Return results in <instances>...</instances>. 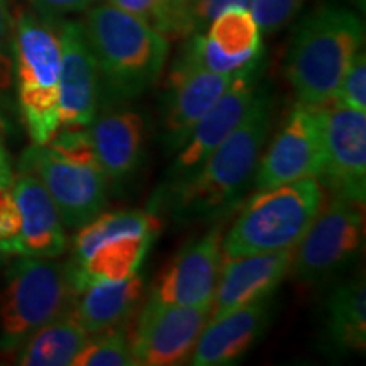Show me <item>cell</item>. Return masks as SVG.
I'll return each mask as SVG.
<instances>
[{"mask_svg": "<svg viewBox=\"0 0 366 366\" xmlns=\"http://www.w3.org/2000/svg\"><path fill=\"white\" fill-rule=\"evenodd\" d=\"M272 312L273 300L267 297L209 319L197 340L189 363L194 366L236 363L267 331Z\"/></svg>", "mask_w": 366, "mask_h": 366, "instance_id": "ac0fdd59", "label": "cell"}, {"mask_svg": "<svg viewBox=\"0 0 366 366\" xmlns=\"http://www.w3.org/2000/svg\"><path fill=\"white\" fill-rule=\"evenodd\" d=\"M251 0H195L192 6V34L205 33L210 22L229 9H249Z\"/></svg>", "mask_w": 366, "mask_h": 366, "instance_id": "f546056e", "label": "cell"}, {"mask_svg": "<svg viewBox=\"0 0 366 366\" xmlns=\"http://www.w3.org/2000/svg\"><path fill=\"white\" fill-rule=\"evenodd\" d=\"M12 29L7 0H0V90L12 81Z\"/></svg>", "mask_w": 366, "mask_h": 366, "instance_id": "1f68e13d", "label": "cell"}, {"mask_svg": "<svg viewBox=\"0 0 366 366\" xmlns=\"http://www.w3.org/2000/svg\"><path fill=\"white\" fill-rule=\"evenodd\" d=\"M332 104L366 112V56L363 49L347 66Z\"/></svg>", "mask_w": 366, "mask_h": 366, "instance_id": "484cf974", "label": "cell"}, {"mask_svg": "<svg viewBox=\"0 0 366 366\" xmlns=\"http://www.w3.org/2000/svg\"><path fill=\"white\" fill-rule=\"evenodd\" d=\"M73 366H136L131 334L119 326L89 336L85 346L71 361Z\"/></svg>", "mask_w": 366, "mask_h": 366, "instance_id": "d4e9b609", "label": "cell"}, {"mask_svg": "<svg viewBox=\"0 0 366 366\" xmlns=\"http://www.w3.org/2000/svg\"><path fill=\"white\" fill-rule=\"evenodd\" d=\"M212 305L164 304L149 297L131 334L136 365L175 366L190 360Z\"/></svg>", "mask_w": 366, "mask_h": 366, "instance_id": "8fae6325", "label": "cell"}, {"mask_svg": "<svg viewBox=\"0 0 366 366\" xmlns=\"http://www.w3.org/2000/svg\"><path fill=\"white\" fill-rule=\"evenodd\" d=\"M324 170L319 183L360 205L366 200V112L324 105Z\"/></svg>", "mask_w": 366, "mask_h": 366, "instance_id": "4fadbf2b", "label": "cell"}, {"mask_svg": "<svg viewBox=\"0 0 366 366\" xmlns=\"http://www.w3.org/2000/svg\"><path fill=\"white\" fill-rule=\"evenodd\" d=\"M324 336L334 353L351 355L366 347V288L363 278L337 285L326 302Z\"/></svg>", "mask_w": 366, "mask_h": 366, "instance_id": "7402d4cb", "label": "cell"}, {"mask_svg": "<svg viewBox=\"0 0 366 366\" xmlns=\"http://www.w3.org/2000/svg\"><path fill=\"white\" fill-rule=\"evenodd\" d=\"M264 61L237 73L226 92L197 122L187 143L178 149L167 177L157 192H163L189 178L204 159L241 124L259 90Z\"/></svg>", "mask_w": 366, "mask_h": 366, "instance_id": "7c38bea8", "label": "cell"}, {"mask_svg": "<svg viewBox=\"0 0 366 366\" xmlns=\"http://www.w3.org/2000/svg\"><path fill=\"white\" fill-rule=\"evenodd\" d=\"M59 71L58 24L39 14L22 12L12 29V76L34 144H46L59 129Z\"/></svg>", "mask_w": 366, "mask_h": 366, "instance_id": "52a82bcc", "label": "cell"}, {"mask_svg": "<svg viewBox=\"0 0 366 366\" xmlns=\"http://www.w3.org/2000/svg\"><path fill=\"white\" fill-rule=\"evenodd\" d=\"M65 263L24 256L11 264L0 295V351L19 350L27 337L71 309Z\"/></svg>", "mask_w": 366, "mask_h": 366, "instance_id": "ba28073f", "label": "cell"}, {"mask_svg": "<svg viewBox=\"0 0 366 366\" xmlns=\"http://www.w3.org/2000/svg\"><path fill=\"white\" fill-rule=\"evenodd\" d=\"M19 172L43 183L70 231L85 226L107 207L111 185L86 127H59L46 144L33 143L22 153Z\"/></svg>", "mask_w": 366, "mask_h": 366, "instance_id": "277c9868", "label": "cell"}, {"mask_svg": "<svg viewBox=\"0 0 366 366\" xmlns=\"http://www.w3.org/2000/svg\"><path fill=\"white\" fill-rule=\"evenodd\" d=\"M324 107L297 102L259 158L254 189L315 178L324 170Z\"/></svg>", "mask_w": 366, "mask_h": 366, "instance_id": "30bf717a", "label": "cell"}, {"mask_svg": "<svg viewBox=\"0 0 366 366\" xmlns=\"http://www.w3.org/2000/svg\"><path fill=\"white\" fill-rule=\"evenodd\" d=\"M234 76L172 65L162 111L164 149L178 151L187 143L197 122L226 92Z\"/></svg>", "mask_w": 366, "mask_h": 366, "instance_id": "2e32d148", "label": "cell"}, {"mask_svg": "<svg viewBox=\"0 0 366 366\" xmlns=\"http://www.w3.org/2000/svg\"><path fill=\"white\" fill-rule=\"evenodd\" d=\"M22 221L11 187H0V251L19 254Z\"/></svg>", "mask_w": 366, "mask_h": 366, "instance_id": "83f0119b", "label": "cell"}, {"mask_svg": "<svg viewBox=\"0 0 366 366\" xmlns=\"http://www.w3.org/2000/svg\"><path fill=\"white\" fill-rule=\"evenodd\" d=\"M84 24L100 79V109L131 102L157 84L170 41L148 22L111 4L86 9Z\"/></svg>", "mask_w": 366, "mask_h": 366, "instance_id": "7a4b0ae2", "label": "cell"}, {"mask_svg": "<svg viewBox=\"0 0 366 366\" xmlns=\"http://www.w3.org/2000/svg\"><path fill=\"white\" fill-rule=\"evenodd\" d=\"M272 127V99L259 86L241 124L217 146L189 178L154 192L151 212H167L178 224L216 221L241 202L254 178Z\"/></svg>", "mask_w": 366, "mask_h": 366, "instance_id": "6da1fadb", "label": "cell"}, {"mask_svg": "<svg viewBox=\"0 0 366 366\" xmlns=\"http://www.w3.org/2000/svg\"><path fill=\"white\" fill-rule=\"evenodd\" d=\"M11 189L22 221L19 254L53 259L61 256L68 248L65 226L43 183L31 173L19 172Z\"/></svg>", "mask_w": 366, "mask_h": 366, "instance_id": "ffe728a7", "label": "cell"}, {"mask_svg": "<svg viewBox=\"0 0 366 366\" xmlns=\"http://www.w3.org/2000/svg\"><path fill=\"white\" fill-rule=\"evenodd\" d=\"M294 251H273L224 258L212 299L210 319L251 302L273 297L292 269Z\"/></svg>", "mask_w": 366, "mask_h": 366, "instance_id": "e0dca14e", "label": "cell"}, {"mask_svg": "<svg viewBox=\"0 0 366 366\" xmlns=\"http://www.w3.org/2000/svg\"><path fill=\"white\" fill-rule=\"evenodd\" d=\"M324 204L315 178L258 190L222 237L224 258L294 249Z\"/></svg>", "mask_w": 366, "mask_h": 366, "instance_id": "8992f818", "label": "cell"}, {"mask_svg": "<svg viewBox=\"0 0 366 366\" xmlns=\"http://www.w3.org/2000/svg\"><path fill=\"white\" fill-rule=\"evenodd\" d=\"M61 43L59 127H86L100 111L99 68L80 21L58 24Z\"/></svg>", "mask_w": 366, "mask_h": 366, "instance_id": "9a60e30c", "label": "cell"}, {"mask_svg": "<svg viewBox=\"0 0 366 366\" xmlns=\"http://www.w3.org/2000/svg\"><path fill=\"white\" fill-rule=\"evenodd\" d=\"M365 26L356 12L322 4L300 21L285 58V76L300 104H332L353 58L363 49Z\"/></svg>", "mask_w": 366, "mask_h": 366, "instance_id": "3957f363", "label": "cell"}, {"mask_svg": "<svg viewBox=\"0 0 366 366\" xmlns=\"http://www.w3.org/2000/svg\"><path fill=\"white\" fill-rule=\"evenodd\" d=\"M33 6L36 14L56 21L58 17L68 16L73 12L86 11L97 0H27Z\"/></svg>", "mask_w": 366, "mask_h": 366, "instance_id": "d6a6232c", "label": "cell"}, {"mask_svg": "<svg viewBox=\"0 0 366 366\" xmlns=\"http://www.w3.org/2000/svg\"><path fill=\"white\" fill-rule=\"evenodd\" d=\"M162 221L151 210L100 212L76 229L65 263L73 295L97 282H119L139 273Z\"/></svg>", "mask_w": 366, "mask_h": 366, "instance_id": "5b68a950", "label": "cell"}, {"mask_svg": "<svg viewBox=\"0 0 366 366\" xmlns=\"http://www.w3.org/2000/svg\"><path fill=\"white\" fill-rule=\"evenodd\" d=\"M89 336L71 314H63L22 342L17 363L22 366H68L85 346Z\"/></svg>", "mask_w": 366, "mask_h": 366, "instance_id": "603a6c76", "label": "cell"}, {"mask_svg": "<svg viewBox=\"0 0 366 366\" xmlns=\"http://www.w3.org/2000/svg\"><path fill=\"white\" fill-rule=\"evenodd\" d=\"M221 224L189 242L170 259L151 288L153 299L177 305H212L224 262Z\"/></svg>", "mask_w": 366, "mask_h": 366, "instance_id": "5bb4252c", "label": "cell"}, {"mask_svg": "<svg viewBox=\"0 0 366 366\" xmlns=\"http://www.w3.org/2000/svg\"><path fill=\"white\" fill-rule=\"evenodd\" d=\"M195 0H167V22L163 36L168 41L192 36V6Z\"/></svg>", "mask_w": 366, "mask_h": 366, "instance_id": "4dcf8cb0", "label": "cell"}, {"mask_svg": "<svg viewBox=\"0 0 366 366\" xmlns=\"http://www.w3.org/2000/svg\"><path fill=\"white\" fill-rule=\"evenodd\" d=\"M365 205L332 195L295 246L292 268L305 283H322L358 256L365 237Z\"/></svg>", "mask_w": 366, "mask_h": 366, "instance_id": "9c48e42d", "label": "cell"}, {"mask_svg": "<svg viewBox=\"0 0 366 366\" xmlns=\"http://www.w3.org/2000/svg\"><path fill=\"white\" fill-rule=\"evenodd\" d=\"M105 4H111L137 19L148 22L163 34L167 22V0H105Z\"/></svg>", "mask_w": 366, "mask_h": 366, "instance_id": "f1b7e54d", "label": "cell"}, {"mask_svg": "<svg viewBox=\"0 0 366 366\" xmlns=\"http://www.w3.org/2000/svg\"><path fill=\"white\" fill-rule=\"evenodd\" d=\"M95 157L109 185H124L143 162L144 117L132 109L111 107L86 126Z\"/></svg>", "mask_w": 366, "mask_h": 366, "instance_id": "d6986e66", "label": "cell"}, {"mask_svg": "<svg viewBox=\"0 0 366 366\" xmlns=\"http://www.w3.org/2000/svg\"><path fill=\"white\" fill-rule=\"evenodd\" d=\"M205 36L229 58L258 59L264 56L262 31L249 9H229L210 22Z\"/></svg>", "mask_w": 366, "mask_h": 366, "instance_id": "cb8c5ba5", "label": "cell"}, {"mask_svg": "<svg viewBox=\"0 0 366 366\" xmlns=\"http://www.w3.org/2000/svg\"><path fill=\"white\" fill-rule=\"evenodd\" d=\"M6 253H2V251H0V264H2L4 263V259H6Z\"/></svg>", "mask_w": 366, "mask_h": 366, "instance_id": "e575fe53", "label": "cell"}, {"mask_svg": "<svg viewBox=\"0 0 366 366\" xmlns=\"http://www.w3.org/2000/svg\"><path fill=\"white\" fill-rule=\"evenodd\" d=\"M14 180V173L11 167V159L4 146L2 139H0V187H11Z\"/></svg>", "mask_w": 366, "mask_h": 366, "instance_id": "836d02e7", "label": "cell"}, {"mask_svg": "<svg viewBox=\"0 0 366 366\" xmlns=\"http://www.w3.org/2000/svg\"><path fill=\"white\" fill-rule=\"evenodd\" d=\"M144 280L139 273L119 282L92 283L73 299L71 317L89 334L127 326L139 307Z\"/></svg>", "mask_w": 366, "mask_h": 366, "instance_id": "44dd1931", "label": "cell"}, {"mask_svg": "<svg viewBox=\"0 0 366 366\" xmlns=\"http://www.w3.org/2000/svg\"><path fill=\"white\" fill-rule=\"evenodd\" d=\"M302 4L304 0H251L249 11L262 34H273L294 19Z\"/></svg>", "mask_w": 366, "mask_h": 366, "instance_id": "4316f807", "label": "cell"}]
</instances>
